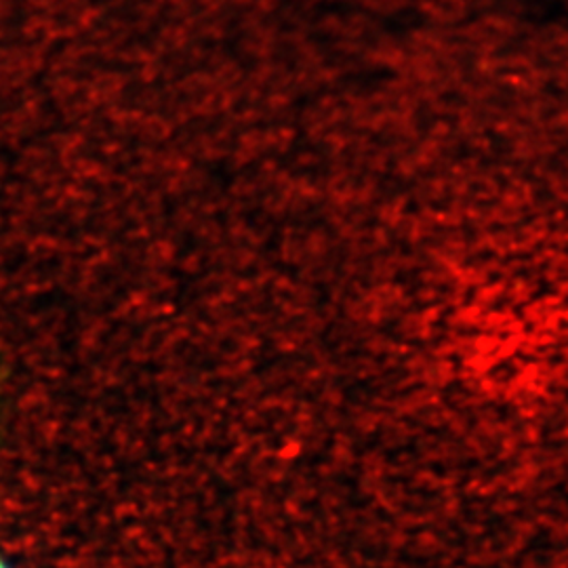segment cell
<instances>
[{
	"label": "cell",
	"instance_id": "1",
	"mask_svg": "<svg viewBox=\"0 0 568 568\" xmlns=\"http://www.w3.org/2000/svg\"><path fill=\"white\" fill-rule=\"evenodd\" d=\"M0 568H13L9 565V560L2 556V551H0Z\"/></svg>",
	"mask_w": 568,
	"mask_h": 568
}]
</instances>
